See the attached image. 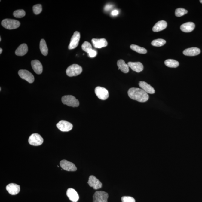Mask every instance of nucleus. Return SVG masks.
<instances>
[{
  "label": "nucleus",
  "instance_id": "obj_1",
  "mask_svg": "<svg viewBox=\"0 0 202 202\" xmlns=\"http://www.w3.org/2000/svg\"><path fill=\"white\" fill-rule=\"evenodd\" d=\"M128 94L130 98L139 102H146L149 99V95L148 93L140 88H130L128 91Z\"/></svg>",
  "mask_w": 202,
  "mask_h": 202
},
{
  "label": "nucleus",
  "instance_id": "obj_2",
  "mask_svg": "<svg viewBox=\"0 0 202 202\" xmlns=\"http://www.w3.org/2000/svg\"><path fill=\"white\" fill-rule=\"evenodd\" d=\"M1 24L4 28L7 29L12 30L19 27L20 25V23L16 20L5 19L2 21Z\"/></svg>",
  "mask_w": 202,
  "mask_h": 202
},
{
  "label": "nucleus",
  "instance_id": "obj_3",
  "mask_svg": "<svg viewBox=\"0 0 202 202\" xmlns=\"http://www.w3.org/2000/svg\"><path fill=\"white\" fill-rule=\"evenodd\" d=\"M82 69L80 66L77 64H73L67 68L66 73L69 77L77 76L82 72Z\"/></svg>",
  "mask_w": 202,
  "mask_h": 202
},
{
  "label": "nucleus",
  "instance_id": "obj_4",
  "mask_svg": "<svg viewBox=\"0 0 202 202\" xmlns=\"http://www.w3.org/2000/svg\"><path fill=\"white\" fill-rule=\"evenodd\" d=\"M63 103L64 105L69 106L77 107L79 105L78 100L76 99L74 96L72 95H67L63 96L62 99Z\"/></svg>",
  "mask_w": 202,
  "mask_h": 202
},
{
  "label": "nucleus",
  "instance_id": "obj_5",
  "mask_svg": "<svg viewBox=\"0 0 202 202\" xmlns=\"http://www.w3.org/2000/svg\"><path fill=\"white\" fill-rule=\"evenodd\" d=\"M108 194L104 191H96L93 196V202H108Z\"/></svg>",
  "mask_w": 202,
  "mask_h": 202
},
{
  "label": "nucleus",
  "instance_id": "obj_6",
  "mask_svg": "<svg viewBox=\"0 0 202 202\" xmlns=\"http://www.w3.org/2000/svg\"><path fill=\"white\" fill-rule=\"evenodd\" d=\"M28 142L30 145L34 146H39L42 144L44 139L40 135L37 133L32 134L29 137Z\"/></svg>",
  "mask_w": 202,
  "mask_h": 202
},
{
  "label": "nucleus",
  "instance_id": "obj_7",
  "mask_svg": "<svg viewBox=\"0 0 202 202\" xmlns=\"http://www.w3.org/2000/svg\"><path fill=\"white\" fill-rule=\"evenodd\" d=\"M95 93L99 99L103 100H106L109 96L108 90L102 87H96L95 89Z\"/></svg>",
  "mask_w": 202,
  "mask_h": 202
},
{
  "label": "nucleus",
  "instance_id": "obj_8",
  "mask_svg": "<svg viewBox=\"0 0 202 202\" xmlns=\"http://www.w3.org/2000/svg\"><path fill=\"white\" fill-rule=\"evenodd\" d=\"M18 75L21 78L24 79L29 83H32L34 81V77L29 71L26 70H20L18 71Z\"/></svg>",
  "mask_w": 202,
  "mask_h": 202
},
{
  "label": "nucleus",
  "instance_id": "obj_9",
  "mask_svg": "<svg viewBox=\"0 0 202 202\" xmlns=\"http://www.w3.org/2000/svg\"><path fill=\"white\" fill-rule=\"evenodd\" d=\"M80 39V34L79 32L76 31L73 34L70 40L69 45V50H72L75 48L79 45Z\"/></svg>",
  "mask_w": 202,
  "mask_h": 202
},
{
  "label": "nucleus",
  "instance_id": "obj_10",
  "mask_svg": "<svg viewBox=\"0 0 202 202\" xmlns=\"http://www.w3.org/2000/svg\"><path fill=\"white\" fill-rule=\"evenodd\" d=\"M56 126L58 129L63 132H68L73 128V125L71 123L65 120L60 121L57 124Z\"/></svg>",
  "mask_w": 202,
  "mask_h": 202
},
{
  "label": "nucleus",
  "instance_id": "obj_11",
  "mask_svg": "<svg viewBox=\"0 0 202 202\" xmlns=\"http://www.w3.org/2000/svg\"><path fill=\"white\" fill-rule=\"evenodd\" d=\"M60 166L62 169L68 171H75L77 170L74 164L66 160H62L60 162Z\"/></svg>",
  "mask_w": 202,
  "mask_h": 202
},
{
  "label": "nucleus",
  "instance_id": "obj_12",
  "mask_svg": "<svg viewBox=\"0 0 202 202\" xmlns=\"http://www.w3.org/2000/svg\"><path fill=\"white\" fill-rule=\"evenodd\" d=\"M88 183L90 186L96 190L100 189L102 187V184L101 182L94 176H90L89 178Z\"/></svg>",
  "mask_w": 202,
  "mask_h": 202
},
{
  "label": "nucleus",
  "instance_id": "obj_13",
  "mask_svg": "<svg viewBox=\"0 0 202 202\" xmlns=\"http://www.w3.org/2000/svg\"><path fill=\"white\" fill-rule=\"evenodd\" d=\"M66 194L69 199L73 202H76L79 200V196L76 191L73 188H69L67 191Z\"/></svg>",
  "mask_w": 202,
  "mask_h": 202
},
{
  "label": "nucleus",
  "instance_id": "obj_14",
  "mask_svg": "<svg viewBox=\"0 0 202 202\" xmlns=\"http://www.w3.org/2000/svg\"><path fill=\"white\" fill-rule=\"evenodd\" d=\"M6 189L11 195H16L20 192V186L15 183H10L7 185Z\"/></svg>",
  "mask_w": 202,
  "mask_h": 202
},
{
  "label": "nucleus",
  "instance_id": "obj_15",
  "mask_svg": "<svg viewBox=\"0 0 202 202\" xmlns=\"http://www.w3.org/2000/svg\"><path fill=\"white\" fill-rule=\"evenodd\" d=\"M92 42L95 48H101L106 47L108 44L106 40L104 38L100 39H93L92 40Z\"/></svg>",
  "mask_w": 202,
  "mask_h": 202
},
{
  "label": "nucleus",
  "instance_id": "obj_16",
  "mask_svg": "<svg viewBox=\"0 0 202 202\" xmlns=\"http://www.w3.org/2000/svg\"><path fill=\"white\" fill-rule=\"evenodd\" d=\"M139 84L141 88L148 94H154L155 93L154 89L146 82L140 81Z\"/></svg>",
  "mask_w": 202,
  "mask_h": 202
},
{
  "label": "nucleus",
  "instance_id": "obj_17",
  "mask_svg": "<svg viewBox=\"0 0 202 202\" xmlns=\"http://www.w3.org/2000/svg\"><path fill=\"white\" fill-rule=\"evenodd\" d=\"M31 65L34 71L37 74H41L42 72L43 67L39 61L37 60H32L31 62Z\"/></svg>",
  "mask_w": 202,
  "mask_h": 202
},
{
  "label": "nucleus",
  "instance_id": "obj_18",
  "mask_svg": "<svg viewBox=\"0 0 202 202\" xmlns=\"http://www.w3.org/2000/svg\"><path fill=\"white\" fill-rule=\"evenodd\" d=\"M128 65L131 69L137 73L140 72L143 70V64L140 62H128Z\"/></svg>",
  "mask_w": 202,
  "mask_h": 202
},
{
  "label": "nucleus",
  "instance_id": "obj_19",
  "mask_svg": "<svg viewBox=\"0 0 202 202\" xmlns=\"http://www.w3.org/2000/svg\"><path fill=\"white\" fill-rule=\"evenodd\" d=\"M201 53V50L199 48L196 47H192L183 50V54L186 56H197Z\"/></svg>",
  "mask_w": 202,
  "mask_h": 202
},
{
  "label": "nucleus",
  "instance_id": "obj_20",
  "mask_svg": "<svg viewBox=\"0 0 202 202\" xmlns=\"http://www.w3.org/2000/svg\"><path fill=\"white\" fill-rule=\"evenodd\" d=\"M195 28V24L194 23L189 22L185 23L181 26L180 29L185 33H189L192 32Z\"/></svg>",
  "mask_w": 202,
  "mask_h": 202
},
{
  "label": "nucleus",
  "instance_id": "obj_21",
  "mask_svg": "<svg viewBox=\"0 0 202 202\" xmlns=\"http://www.w3.org/2000/svg\"><path fill=\"white\" fill-rule=\"evenodd\" d=\"M167 24L166 21L161 20L158 21L154 26L152 30L154 32H159L164 30L167 27Z\"/></svg>",
  "mask_w": 202,
  "mask_h": 202
},
{
  "label": "nucleus",
  "instance_id": "obj_22",
  "mask_svg": "<svg viewBox=\"0 0 202 202\" xmlns=\"http://www.w3.org/2000/svg\"><path fill=\"white\" fill-rule=\"evenodd\" d=\"M28 50V47L27 44H23L18 47L15 52L17 56H22L25 55Z\"/></svg>",
  "mask_w": 202,
  "mask_h": 202
},
{
  "label": "nucleus",
  "instance_id": "obj_23",
  "mask_svg": "<svg viewBox=\"0 0 202 202\" xmlns=\"http://www.w3.org/2000/svg\"><path fill=\"white\" fill-rule=\"evenodd\" d=\"M117 66L119 68L118 69L120 70L123 73H127L129 72V67L123 60L120 59L118 61Z\"/></svg>",
  "mask_w": 202,
  "mask_h": 202
},
{
  "label": "nucleus",
  "instance_id": "obj_24",
  "mask_svg": "<svg viewBox=\"0 0 202 202\" xmlns=\"http://www.w3.org/2000/svg\"><path fill=\"white\" fill-rule=\"evenodd\" d=\"M40 49L41 53L44 56H46L48 53V48L45 40L42 39L40 43Z\"/></svg>",
  "mask_w": 202,
  "mask_h": 202
},
{
  "label": "nucleus",
  "instance_id": "obj_25",
  "mask_svg": "<svg viewBox=\"0 0 202 202\" xmlns=\"http://www.w3.org/2000/svg\"><path fill=\"white\" fill-rule=\"evenodd\" d=\"M164 63L167 66L171 68H176L179 65L178 61L173 59H167L165 61Z\"/></svg>",
  "mask_w": 202,
  "mask_h": 202
},
{
  "label": "nucleus",
  "instance_id": "obj_26",
  "mask_svg": "<svg viewBox=\"0 0 202 202\" xmlns=\"http://www.w3.org/2000/svg\"><path fill=\"white\" fill-rule=\"evenodd\" d=\"M130 47L131 49L137 52L138 53L144 54H146L147 52V50L146 49L143 48V47H139V46L137 45H134V44L131 45Z\"/></svg>",
  "mask_w": 202,
  "mask_h": 202
},
{
  "label": "nucleus",
  "instance_id": "obj_27",
  "mask_svg": "<svg viewBox=\"0 0 202 202\" xmlns=\"http://www.w3.org/2000/svg\"><path fill=\"white\" fill-rule=\"evenodd\" d=\"M166 43V41L162 39L154 40L151 42L152 45L157 47L163 46Z\"/></svg>",
  "mask_w": 202,
  "mask_h": 202
},
{
  "label": "nucleus",
  "instance_id": "obj_28",
  "mask_svg": "<svg viewBox=\"0 0 202 202\" xmlns=\"http://www.w3.org/2000/svg\"><path fill=\"white\" fill-rule=\"evenodd\" d=\"M82 48L84 51L88 54L90 50H92V47L89 42L85 41L82 44Z\"/></svg>",
  "mask_w": 202,
  "mask_h": 202
},
{
  "label": "nucleus",
  "instance_id": "obj_29",
  "mask_svg": "<svg viewBox=\"0 0 202 202\" xmlns=\"http://www.w3.org/2000/svg\"><path fill=\"white\" fill-rule=\"evenodd\" d=\"M13 15L15 17L21 18L25 16L26 13L25 11L23 10H17L14 12Z\"/></svg>",
  "mask_w": 202,
  "mask_h": 202
},
{
  "label": "nucleus",
  "instance_id": "obj_30",
  "mask_svg": "<svg viewBox=\"0 0 202 202\" xmlns=\"http://www.w3.org/2000/svg\"><path fill=\"white\" fill-rule=\"evenodd\" d=\"M188 11L183 8H179L175 11L176 16L180 17L184 16L188 13Z\"/></svg>",
  "mask_w": 202,
  "mask_h": 202
},
{
  "label": "nucleus",
  "instance_id": "obj_31",
  "mask_svg": "<svg viewBox=\"0 0 202 202\" xmlns=\"http://www.w3.org/2000/svg\"><path fill=\"white\" fill-rule=\"evenodd\" d=\"M33 10L34 13L35 14H39L42 11V6L41 4H37L36 5L33 6Z\"/></svg>",
  "mask_w": 202,
  "mask_h": 202
},
{
  "label": "nucleus",
  "instance_id": "obj_32",
  "mask_svg": "<svg viewBox=\"0 0 202 202\" xmlns=\"http://www.w3.org/2000/svg\"><path fill=\"white\" fill-rule=\"evenodd\" d=\"M122 202H135V200L133 197L129 196H124L121 198Z\"/></svg>",
  "mask_w": 202,
  "mask_h": 202
},
{
  "label": "nucleus",
  "instance_id": "obj_33",
  "mask_svg": "<svg viewBox=\"0 0 202 202\" xmlns=\"http://www.w3.org/2000/svg\"><path fill=\"white\" fill-rule=\"evenodd\" d=\"M97 52L94 50H92L88 53V56L91 58H94L97 56Z\"/></svg>",
  "mask_w": 202,
  "mask_h": 202
},
{
  "label": "nucleus",
  "instance_id": "obj_34",
  "mask_svg": "<svg viewBox=\"0 0 202 202\" xmlns=\"http://www.w3.org/2000/svg\"><path fill=\"white\" fill-rule=\"evenodd\" d=\"M113 7V5H112L107 4L105 6V8H104V9H105V10L106 11H109Z\"/></svg>",
  "mask_w": 202,
  "mask_h": 202
},
{
  "label": "nucleus",
  "instance_id": "obj_35",
  "mask_svg": "<svg viewBox=\"0 0 202 202\" xmlns=\"http://www.w3.org/2000/svg\"><path fill=\"white\" fill-rule=\"evenodd\" d=\"M119 12L117 10H113L111 13V15L112 16H117L118 14H119Z\"/></svg>",
  "mask_w": 202,
  "mask_h": 202
},
{
  "label": "nucleus",
  "instance_id": "obj_36",
  "mask_svg": "<svg viewBox=\"0 0 202 202\" xmlns=\"http://www.w3.org/2000/svg\"><path fill=\"white\" fill-rule=\"evenodd\" d=\"M2 49L1 48H0V54H1L2 53Z\"/></svg>",
  "mask_w": 202,
  "mask_h": 202
},
{
  "label": "nucleus",
  "instance_id": "obj_37",
  "mask_svg": "<svg viewBox=\"0 0 202 202\" xmlns=\"http://www.w3.org/2000/svg\"><path fill=\"white\" fill-rule=\"evenodd\" d=\"M200 3H201L202 4V0H200Z\"/></svg>",
  "mask_w": 202,
  "mask_h": 202
},
{
  "label": "nucleus",
  "instance_id": "obj_38",
  "mask_svg": "<svg viewBox=\"0 0 202 202\" xmlns=\"http://www.w3.org/2000/svg\"><path fill=\"white\" fill-rule=\"evenodd\" d=\"M1 41V37H0V41Z\"/></svg>",
  "mask_w": 202,
  "mask_h": 202
}]
</instances>
